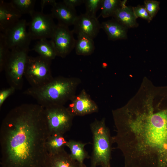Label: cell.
Returning <instances> with one entry per match:
<instances>
[{"label": "cell", "instance_id": "cell-1", "mask_svg": "<svg viewBox=\"0 0 167 167\" xmlns=\"http://www.w3.org/2000/svg\"><path fill=\"white\" fill-rule=\"evenodd\" d=\"M167 95L148 87L112 111L124 167H167Z\"/></svg>", "mask_w": 167, "mask_h": 167}, {"label": "cell", "instance_id": "cell-2", "mask_svg": "<svg viewBox=\"0 0 167 167\" xmlns=\"http://www.w3.org/2000/svg\"><path fill=\"white\" fill-rule=\"evenodd\" d=\"M49 135L43 106L24 104L12 109L0 126L1 167H41Z\"/></svg>", "mask_w": 167, "mask_h": 167}, {"label": "cell", "instance_id": "cell-3", "mask_svg": "<svg viewBox=\"0 0 167 167\" xmlns=\"http://www.w3.org/2000/svg\"><path fill=\"white\" fill-rule=\"evenodd\" d=\"M81 79L75 77L58 76L37 87H31L24 94L30 96L44 108L54 105H64L75 95Z\"/></svg>", "mask_w": 167, "mask_h": 167}, {"label": "cell", "instance_id": "cell-4", "mask_svg": "<svg viewBox=\"0 0 167 167\" xmlns=\"http://www.w3.org/2000/svg\"><path fill=\"white\" fill-rule=\"evenodd\" d=\"M93 139L90 167H111L112 137L105 123V119H95L90 123Z\"/></svg>", "mask_w": 167, "mask_h": 167}, {"label": "cell", "instance_id": "cell-5", "mask_svg": "<svg viewBox=\"0 0 167 167\" xmlns=\"http://www.w3.org/2000/svg\"><path fill=\"white\" fill-rule=\"evenodd\" d=\"M4 70L10 86L21 89L29 49L15 48L10 50Z\"/></svg>", "mask_w": 167, "mask_h": 167}, {"label": "cell", "instance_id": "cell-6", "mask_svg": "<svg viewBox=\"0 0 167 167\" xmlns=\"http://www.w3.org/2000/svg\"><path fill=\"white\" fill-rule=\"evenodd\" d=\"M51 63V61L39 55L36 57L28 56L24 76L31 87L41 86L53 79L50 67Z\"/></svg>", "mask_w": 167, "mask_h": 167}, {"label": "cell", "instance_id": "cell-7", "mask_svg": "<svg viewBox=\"0 0 167 167\" xmlns=\"http://www.w3.org/2000/svg\"><path fill=\"white\" fill-rule=\"evenodd\" d=\"M49 135L61 134L69 131L74 117L64 105H54L44 108Z\"/></svg>", "mask_w": 167, "mask_h": 167}, {"label": "cell", "instance_id": "cell-8", "mask_svg": "<svg viewBox=\"0 0 167 167\" xmlns=\"http://www.w3.org/2000/svg\"><path fill=\"white\" fill-rule=\"evenodd\" d=\"M30 16L28 32L32 40L51 38L57 26L51 14L35 11Z\"/></svg>", "mask_w": 167, "mask_h": 167}, {"label": "cell", "instance_id": "cell-9", "mask_svg": "<svg viewBox=\"0 0 167 167\" xmlns=\"http://www.w3.org/2000/svg\"><path fill=\"white\" fill-rule=\"evenodd\" d=\"M28 23L20 19L3 33L6 41L11 50L15 48L29 49L32 39L27 31Z\"/></svg>", "mask_w": 167, "mask_h": 167}, {"label": "cell", "instance_id": "cell-10", "mask_svg": "<svg viewBox=\"0 0 167 167\" xmlns=\"http://www.w3.org/2000/svg\"><path fill=\"white\" fill-rule=\"evenodd\" d=\"M69 27L58 24L51 38L57 56L64 58L75 48L76 40Z\"/></svg>", "mask_w": 167, "mask_h": 167}, {"label": "cell", "instance_id": "cell-11", "mask_svg": "<svg viewBox=\"0 0 167 167\" xmlns=\"http://www.w3.org/2000/svg\"><path fill=\"white\" fill-rule=\"evenodd\" d=\"M70 101L67 108L74 117L84 116L98 112V106L84 89Z\"/></svg>", "mask_w": 167, "mask_h": 167}, {"label": "cell", "instance_id": "cell-12", "mask_svg": "<svg viewBox=\"0 0 167 167\" xmlns=\"http://www.w3.org/2000/svg\"><path fill=\"white\" fill-rule=\"evenodd\" d=\"M73 25L72 30L74 33H82L93 39L101 28V24L96 17L91 16L85 13L78 16Z\"/></svg>", "mask_w": 167, "mask_h": 167}, {"label": "cell", "instance_id": "cell-13", "mask_svg": "<svg viewBox=\"0 0 167 167\" xmlns=\"http://www.w3.org/2000/svg\"><path fill=\"white\" fill-rule=\"evenodd\" d=\"M22 14L10 2L0 1V31L4 33L20 19Z\"/></svg>", "mask_w": 167, "mask_h": 167}, {"label": "cell", "instance_id": "cell-14", "mask_svg": "<svg viewBox=\"0 0 167 167\" xmlns=\"http://www.w3.org/2000/svg\"><path fill=\"white\" fill-rule=\"evenodd\" d=\"M41 167H86L72 159L63 148L52 154L47 153Z\"/></svg>", "mask_w": 167, "mask_h": 167}, {"label": "cell", "instance_id": "cell-15", "mask_svg": "<svg viewBox=\"0 0 167 167\" xmlns=\"http://www.w3.org/2000/svg\"><path fill=\"white\" fill-rule=\"evenodd\" d=\"M51 14L58 24L69 27L73 25L78 15L75 9L71 8L63 2H56L52 6Z\"/></svg>", "mask_w": 167, "mask_h": 167}, {"label": "cell", "instance_id": "cell-16", "mask_svg": "<svg viewBox=\"0 0 167 167\" xmlns=\"http://www.w3.org/2000/svg\"><path fill=\"white\" fill-rule=\"evenodd\" d=\"M126 0L122 1L121 6L116 11L113 17L121 25L127 28H134L138 26L132 7L126 5Z\"/></svg>", "mask_w": 167, "mask_h": 167}, {"label": "cell", "instance_id": "cell-17", "mask_svg": "<svg viewBox=\"0 0 167 167\" xmlns=\"http://www.w3.org/2000/svg\"><path fill=\"white\" fill-rule=\"evenodd\" d=\"M101 26L109 40L114 41L127 38V28L114 19L103 22Z\"/></svg>", "mask_w": 167, "mask_h": 167}, {"label": "cell", "instance_id": "cell-18", "mask_svg": "<svg viewBox=\"0 0 167 167\" xmlns=\"http://www.w3.org/2000/svg\"><path fill=\"white\" fill-rule=\"evenodd\" d=\"M89 143L70 139L67 141L66 144V146L70 149L69 154L71 158L84 166H86L84 163V160L90 158L85 149V145Z\"/></svg>", "mask_w": 167, "mask_h": 167}, {"label": "cell", "instance_id": "cell-19", "mask_svg": "<svg viewBox=\"0 0 167 167\" xmlns=\"http://www.w3.org/2000/svg\"><path fill=\"white\" fill-rule=\"evenodd\" d=\"M77 35L75 48L76 54L83 56L91 55L95 49L93 39L82 33Z\"/></svg>", "mask_w": 167, "mask_h": 167}, {"label": "cell", "instance_id": "cell-20", "mask_svg": "<svg viewBox=\"0 0 167 167\" xmlns=\"http://www.w3.org/2000/svg\"><path fill=\"white\" fill-rule=\"evenodd\" d=\"M36 52L39 56L51 61L57 56V54L54 45L51 41L47 39L39 40L32 49Z\"/></svg>", "mask_w": 167, "mask_h": 167}, {"label": "cell", "instance_id": "cell-21", "mask_svg": "<svg viewBox=\"0 0 167 167\" xmlns=\"http://www.w3.org/2000/svg\"><path fill=\"white\" fill-rule=\"evenodd\" d=\"M67 141L61 134L49 135L46 142V148L48 153H56L66 146Z\"/></svg>", "mask_w": 167, "mask_h": 167}, {"label": "cell", "instance_id": "cell-22", "mask_svg": "<svg viewBox=\"0 0 167 167\" xmlns=\"http://www.w3.org/2000/svg\"><path fill=\"white\" fill-rule=\"evenodd\" d=\"M122 1L119 0H102L101 15L103 18L113 16L116 11L120 7Z\"/></svg>", "mask_w": 167, "mask_h": 167}, {"label": "cell", "instance_id": "cell-23", "mask_svg": "<svg viewBox=\"0 0 167 167\" xmlns=\"http://www.w3.org/2000/svg\"><path fill=\"white\" fill-rule=\"evenodd\" d=\"M35 0H12L11 2L21 13L30 15L35 11Z\"/></svg>", "mask_w": 167, "mask_h": 167}, {"label": "cell", "instance_id": "cell-24", "mask_svg": "<svg viewBox=\"0 0 167 167\" xmlns=\"http://www.w3.org/2000/svg\"><path fill=\"white\" fill-rule=\"evenodd\" d=\"M3 33H0V72L3 70L10 52Z\"/></svg>", "mask_w": 167, "mask_h": 167}, {"label": "cell", "instance_id": "cell-25", "mask_svg": "<svg viewBox=\"0 0 167 167\" xmlns=\"http://www.w3.org/2000/svg\"><path fill=\"white\" fill-rule=\"evenodd\" d=\"M102 0H84L85 13L91 16L96 17V14L101 8Z\"/></svg>", "mask_w": 167, "mask_h": 167}, {"label": "cell", "instance_id": "cell-26", "mask_svg": "<svg viewBox=\"0 0 167 167\" xmlns=\"http://www.w3.org/2000/svg\"><path fill=\"white\" fill-rule=\"evenodd\" d=\"M144 4L145 9L152 19L159 9V2L155 0H145Z\"/></svg>", "mask_w": 167, "mask_h": 167}, {"label": "cell", "instance_id": "cell-27", "mask_svg": "<svg viewBox=\"0 0 167 167\" xmlns=\"http://www.w3.org/2000/svg\"><path fill=\"white\" fill-rule=\"evenodd\" d=\"M134 13L137 18L140 17L150 22L152 19L150 16L144 6L139 5L132 7Z\"/></svg>", "mask_w": 167, "mask_h": 167}, {"label": "cell", "instance_id": "cell-28", "mask_svg": "<svg viewBox=\"0 0 167 167\" xmlns=\"http://www.w3.org/2000/svg\"><path fill=\"white\" fill-rule=\"evenodd\" d=\"M16 89L13 87L10 86L9 88L3 89L0 91V107L6 100L10 96L13 94Z\"/></svg>", "mask_w": 167, "mask_h": 167}, {"label": "cell", "instance_id": "cell-29", "mask_svg": "<svg viewBox=\"0 0 167 167\" xmlns=\"http://www.w3.org/2000/svg\"><path fill=\"white\" fill-rule=\"evenodd\" d=\"M62 2L69 7L75 9V7L84 3V0H64Z\"/></svg>", "mask_w": 167, "mask_h": 167}, {"label": "cell", "instance_id": "cell-30", "mask_svg": "<svg viewBox=\"0 0 167 167\" xmlns=\"http://www.w3.org/2000/svg\"><path fill=\"white\" fill-rule=\"evenodd\" d=\"M56 2V1L54 0H41V11L43 12V9L45 6L47 5H50L52 6Z\"/></svg>", "mask_w": 167, "mask_h": 167}]
</instances>
